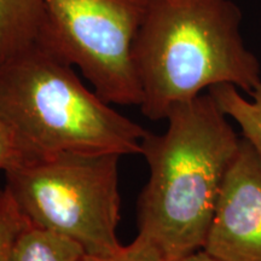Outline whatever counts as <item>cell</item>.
<instances>
[{"label": "cell", "mask_w": 261, "mask_h": 261, "mask_svg": "<svg viewBox=\"0 0 261 261\" xmlns=\"http://www.w3.org/2000/svg\"><path fill=\"white\" fill-rule=\"evenodd\" d=\"M42 0H0V63L35 44Z\"/></svg>", "instance_id": "7"}, {"label": "cell", "mask_w": 261, "mask_h": 261, "mask_svg": "<svg viewBox=\"0 0 261 261\" xmlns=\"http://www.w3.org/2000/svg\"><path fill=\"white\" fill-rule=\"evenodd\" d=\"M84 261H168L160 252L159 248L145 238L137 234L132 243L122 246L115 253L107 255H89L86 254Z\"/></svg>", "instance_id": "11"}, {"label": "cell", "mask_w": 261, "mask_h": 261, "mask_svg": "<svg viewBox=\"0 0 261 261\" xmlns=\"http://www.w3.org/2000/svg\"><path fill=\"white\" fill-rule=\"evenodd\" d=\"M27 225L8 191L0 189V261L11 260L16 240Z\"/></svg>", "instance_id": "10"}, {"label": "cell", "mask_w": 261, "mask_h": 261, "mask_svg": "<svg viewBox=\"0 0 261 261\" xmlns=\"http://www.w3.org/2000/svg\"><path fill=\"white\" fill-rule=\"evenodd\" d=\"M0 115L23 159L67 151L140 155L148 133L35 44L0 63Z\"/></svg>", "instance_id": "3"}, {"label": "cell", "mask_w": 261, "mask_h": 261, "mask_svg": "<svg viewBox=\"0 0 261 261\" xmlns=\"http://www.w3.org/2000/svg\"><path fill=\"white\" fill-rule=\"evenodd\" d=\"M116 152L67 151L22 159L5 187L27 223L67 237L89 255L115 253L121 197Z\"/></svg>", "instance_id": "4"}, {"label": "cell", "mask_w": 261, "mask_h": 261, "mask_svg": "<svg viewBox=\"0 0 261 261\" xmlns=\"http://www.w3.org/2000/svg\"><path fill=\"white\" fill-rule=\"evenodd\" d=\"M232 0H148L132 45L143 115L166 120L175 104L231 84L252 96L261 64L241 34Z\"/></svg>", "instance_id": "2"}, {"label": "cell", "mask_w": 261, "mask_h": 261, "mask_svg": "<svg viewBox=\"0 0 261 261\" xmlns=\"http://www.w3.org/2000/svg\"><path fill=\"white\" fill-rule=\"evenodd\" d=\"M148 0H42L35 45L79 68L112 106H140L132 45Z\"/></svg>", "instance_id": "5"}, {"label": "cell", "mask_w": 261, "mask_h": 261, "mask_svg": "<svg viewBox=\"0 0 261 261\" xmlns=\"http://www.w3.org/2000/svg\"><path fill=\"white\" fill-rule=\"evenodd\" d=\"M210 93L169 110L167 128L148 132L149 179L138 200V236L168 261L203 249L241 138Z\"/></svg>", "instance_id": "1"}, {"label": "cell", "mask_w": 261, "mask_h": 261, "mask_svg": "<svg viewBox=\"0 0 261 261\" xmlns=\"http://www.w3.org/2000/svg\"><path fill=\"white\" fill-rule=\"evenodd\" d=\"M175 261H221V260L213 255H211V254L205 252L204 249H200L197 250V252L189 254V255Z\"/></svg>", "instance_id": "13"}, {"label": "cell", "mask_w": 261, "mask_h": 261, "mask_svg": "<svg viewBox=\"0 0 261 261\" xmlns=\"http://www.w3.org/2000/svg\"><path fill=\"white\" fill-rule=\"evenodd\" d=\"M23 159L16 137L4 117L0 115V175Z\"/></svg>", "instance_id": "12"}, {"label": "cell", "mask_w": 261, "mask_h": 261, "mask_svg": "<svg viewBox=\"0 0 261 261\" xmlns=\"http://www.w3.org/2000/svg\"><path fill=\"white\" fill-rule=\"evenodd\" d=\"M203 249L221 261H261V155L243 137Z\"/></svg>", "instance_id": "6"}, {"label": "cell", "mask_w": 261, "mask_h": 261, "mask_svg": "<svg viewBox=\"0 0 261 261\" xmlns=\"http://www.w3.org/2000/svg\"><path fill=\"white\" fill-rule=\"evenodd\" d=\"M208 93L225 115L240 126L243 138L261 155V83L254 90L252 100L231 84L215 85Z\"/></svg>", "instance_id": "9"}, {"label": "cell", "mask_w": 261, "mask_h": 261, "mask_svg": "<svg viewBox=\"0 0 261 261\" xmlns=\"http://www.w3.org/2000/svg\"><path fill=\"white\" fill-rule=\"evenodd\" d=\"M85 255L74 241L28 224L16 240L10 261H84Z\"/></svg>", "instance_id": "8"}]
</instances>
